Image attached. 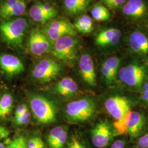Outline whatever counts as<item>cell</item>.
I'll list each match as a JSON object with an SVG mask.
<instances>
[{
    "mask_svg": "<svg viewBox=\"0 0 148 148\" xmlns=\"http://www.w3.org/2000/svg\"><path fill=\"white\" fill-rule=\"evenodd\" d=\"M30 15L34 21L39 23H45L52 19L43 11L38 3L32 6L30 10Z\"/></svg>",
    "mask_w": 148,
    "mask_h": 148,
    "instance_id": "603a6c76",
    "label": "cell"
},
{
    "mask_svg": "<svg viewBox=\"0 0 148 148\" xmlns=\"http://www.w3.org/2000/svg\"><path fill=\"white\" fill-rule=\"evenodd\" d=\"M13 99L10 94H5L0 98V117L5 119L12 109Z\"/></svg>",
    "mask_w": 148,
    "mask_h": 148,
    "instance_id": "7402d4cb",
    "label": "cell"
},
{
    "mask_svg": "<svg viewBox=\"0 0 148 148\" xmlns=\"http://www.w3.org/2000/svg\"><path fill=\"white\" fill-rule=\"evenodd\" d=\"M0 67L10 75L20 74L24 70V66L21 60L16 56L8 54L0 56Z\"/></svg>",
    "mask_w": 148,
    "mask_h": 148,
    "instance_id": "2e32d148",
    "label": "cell"
},
{
    "mask_svg": "<svg viewBox=\"0 0 148 148\" xmlns=\"http://www.w3.org/2000/svg\"><path fill=\"white\" fill-rule=\"evenodd\" d=\"M147 123V119L142 111H131L127 112V134L131 138H136L142 134Z\"/></svg>",
    "mask_w": 148,
    "mask_h": 148,
    "instance_id": "7c38bea8",
    "label": "cell"
},
{
    "mask_svg": "<svg viewBox=\"0 0 148 148\" xmlns=\"http://www.w3.org/2000/svg\"><path fill=\"white\" fill-rule=\"evenodd\" d=\"M48 27L57 30H63L69 32L72 36L76 35V31L74 25L65 20H58L51 23Z\"/></svg>",
    "mask_w": 148,
    "mask_h": 148,
    "instance_id": "cb8c5ba5",
    "label": "cell"
},
{
    "mask_svg": "<svg viewBox=\"0 0 148 148\" xmlns=\"http://www.w3.org/2000/svg\"><path fill=\"white\" fill-rule=\"evenodd\" d=\"M115 137L113 125L107 120L98 122L91 131L92 142L96 148H106Z\"/></svg>",
    "mask_w": 148,
    "mask_h": 148,
    "instance_id": "9c48e42d",
    "label": "cell"
},
{
    "mask_svg": "<svg viewBox=\"0 0 148 148\" xmlns=\"http://www.w3.org/2000/svg\"><path fill=\"white\" fill-rule=\"evenodd\" d=\"M67 138V132L64 130L58 137L49 144V145L51 148H63L65 143L66 142Z\"/></svg>",
    "mask_w": 148,
    "mask_h": 148,
    "instance_id": "d4e9b609",
    "label": "cell"
},
{
    "mask_svg": "<svg viewBox=\"0 0 148 148\" xmlns=\"http://www.w3.org/2000/svg\"><path fill=\"white\" fill-rule=\"evenodd\" d=\"M0 148H5V145L2 143H0Z\"/></svg>",
    "mask_w": 148,
    "mask_h": 148,
    "instance_id": "f35d334b",
    "label": "cell"
},
{
    "mask_svg": "<svg viewBox=\"0 0 148 148\" xmlns=\"http://www.w3.org/2000/svg\"><path fill=\"white\" fill-rule=\"evenodd\" d=\"M29 46L30 52L36 56L50 52L53 47L51 41L45 33L37 29H32L30 32Z\"/></svg>",
    "mask_w": 148,
    "mask_h": 148,
    "instance_id": "30bf717a",
    "label": "cell"
},
{
    "mask_svg": "<svg viewBox=\"0 0 148 148\" xmlns=\"http://www.w3.org/2000/svg\"><path fill=\"white\" fill-rule=\"evenodd\" d=\"M121 59L112 56L106 59L101 66V75L107 86H113L117 82V74L121 66Z\"/></svg>",
    "mask_w": 148,
    "mask_h": 148,
    "instance_id": "8fae6325",
    "label": "cell"
},
{
    "mask_svg": "<svg viewBox=\"0 0 148 148\" xmlns=\"http://www.w3.org/2000/svg\"><path fill=\"white\" fill-rule=\"evenodd\" d=\"M110 148H126V141L124 139H118L111 143Z\"/></svg>",
    "mask_w": 148,
    "mask_h": 148,
    "instance_id": "d590c367",
    "label": "cell"
},
{
    "mask_svg": "<svg viewBox=\"0 0 148 148\" xmlns=\"http://www.w3.org/2000/svg\"><path fill=\"white\" fill-rule=\"evenodd\" d=\"M130 53L141 62L148 63V36L143 32L134 31L128 38Z\"/></svg>",
    "mask_w": 148,
    "mask_h": 148,
    "instance_id": "ba28073f",
    "label": "cell"
},
{
    "mask_svg": "<svg viewBox=\"0 0 148 148\" xmlns=\"http://www.w3.org/2000/svg\"></svg>",
    "mask_w": 148,
    "mask_h": 148,
    "instance_id": "ab89813d",
    "label": "cell"
},
{
    "mask_svg": "<svg viewBox=\"0 0 148 148\" xmlns=\"http://www.w3.org/2000/svg\"><path fill=\"white\" fill-rule=\"evenodd\" d=\"M132 106V101L129 98L119 95L109 96L104 101L106 111L115 120L122 118L131 110Z\"/></svg>",
    "mask_w": 148,
    "mask_h": 148,
    "instance_id": "52a82bcc",
    "label": "cell"
},
{
    "mask_svg": "<svg viewBox=\"0 0 148 148\" xmlns=\"http://www.w3.org/2000/svg\"><path fill=\"white\" fill-rule=\"evenodd\" d=\"M19 0H7L3 3H2L0 5V13L3 12L8 8H9L11 6L18 2Z\"/></svg>",
    "mask_w": 148,
    "mask_h": 148,
    "instance_id": "e575fe53",
    "label": "cell"
},
{
    "mask_svg": "<svg viewBox=\"0 0 148 148\" xmlns=\"http://www.w3.org/2000/svg\"><path fill=\"white\" fill-rule=\"evenodd\" d=\"M27 148H45V147L41 138L37 137L32 138L29 140Z\"/></svg>",
    "mask_w": 148,
    "mask_h": 148,
    "instance_id": "f1b7e54d",
    "label": "cell"
},
{
    "mask_svg": "<svg viewBox=\"0 0 148 148\" xmlns=\"http://www.w3.org/2000/svg\"><path fill=\"white\" fill-rule=\"evenodd\" d=\"M122 32L119 29L111 27L99 32L95 38V45L100 47H113L120 41Z\"/></svg>",
    "mask_w": 148,
    "mask_h": 148,
    "instance_id": "5bb4252c",
    "label": "cell"
},
{
    "mask_svg": "<svg viewBox=\"0 0 148 148\" xmlns=\"http://www.w3.org/2000/svg\"><path fill=\"white\" fill-rule=\"evenodd\" d=\"M123 14L133 19H140L148 13V8L143 0H128L122 7Z\"/></svg>",
    "mask_w": 148,
    "mask_h": 148,
    "instance_id": "9a60e30c",
    "label": "cell"
},
{
    "mask_svg": "<svg viewBox=\"0 0 148 148\" xmlns=\"http://www.w3.org/2000/svg\"><path fill=\"white\" fill-rule=\"evenodd\" d=\"M77 41L71 36L60 37L54 42L52 49L53 56L59 60L73 62L77 57Z\"/></svg>",
    "mask_w": 148,
    "mask_h": 148,
    "instance_id": "5b68a950",
    "label": "cell"
},
{
    "mask_svg": "<svg viewBox=\"0 0 148 148\" xmlns=\"http://www.w3.org/2000/svg\"><path fill=\"white\" fill-rule=\"evenodd\" d=\"M30 107L34 115L38 121L49 124L56 120L57 111L53 103L40 95L34 96L30 99Z\"/></svg>",
    "mask_w": 148,
    "mask_h": 148,
    "instance_id": "3957f363",
    "label": "cell"
},
{
    "mask_svg": "<svg viewBox=\"0 0 148 148\" xmlns=\"http://www.w3.org/2000/svg\"><path fill=\"white\" fill-rule=\"evenodd\" d=\"M68 148H86V147L77 136L73 135L69 140Z\"/></svg>",
    "mask_w": 148,
    "mask_h": 148,
    "instance_id": "d6a6232c",
    "label": "cell"
},
{
    "mask_svg": "<svg viewBox=\"0 0 148 148\" xmlns=\"http://www.w3.org/2000/svg\"><path fill=\"white\" fill-rule=\"evenodd\" d=\"M74 26L76 30L84 34H90L94 29L92 18L86 14H84L78 18L75 22Z\"/></svg>",
    "mask_w": 148,
    "mask_h": 148,
    "instance_id": "d6986e66",
    "label": "cell"
},
{
    "mask_svg": "<svg viewBox=\"0 0 148 148\" xmlns=\"http://www.w3.org/2000/svg\"><path fill=\"white\" fill-rule=\"evenodd\" d=\"M26 8L27 5L24 1L19 0L7 10L0 13V17L2 18H8L14 16H21L25 13Z\"/></svg>",
    "mask_w": 148,
    "mask_h": 148,
    "instance_id": "ffe728a7",
    "label": "cell"
},
{
    "mask_svg": "<svg viewBox=\"0 0 148 148\" xmlns=\"http://www.w3.org/2000/svg\"><path fill=\"white\" fill-rule=\"evenodd\" d=\"M79 68L81 76L86 85L94 87L97 85V75L94 63L88 53L82 54L79 59Z\"/></svg>",
    "mask_w": 148,
    "mask_h": 148,
    "instance_id": "4fadbf2b",
    "label": "cell"
},
{
    "mask_svg": "<svg viewBox=\"0 0 148 148\" xmlns=\"http://www.w3.org/2000/svg\"><path fill=\"white\" fill-rule=\"evenodd\" d=\"M137 145L139 148H148V132L138 137Z\"/></svg>",
    "mask_w": 148,
    "mask_h": 148,
    "instance_id": "836d02e7",
    "label": "cell"
},
{
    "mask_svg": "<svg viewBox=\"0 0 148 148\" xmlns=\"http://www.w3.org/2000/svg\"><path fill=\"white\" fill-rule=\"evenodd\" d=\"M38 4L40 6L43 11L45 12L52 19L55 18L57 15V12L52 5L48 3H39Z\"/></svg>",
    "mask_w": 148,
    "mask_h": 148,
    "instance_id": "1f68e13d",
    "label": "cell"
},
{
    "mask_svg": "<svg viewBox=\"0 0 148 148\" xmlns=\"http://www.w3.org/2000/svg\"><path fill=\"white\" fill-rule=\"evenodd\" d=\"M27 109H27V107L26 104H22L19 105L17 107V108L16 109L14 118L21 116V114H23L25 111H27Z\"/></svg>",
    "mask_w": 148,
    "mask_h": 148,
    "instance_id": "8d00e7d4",
    "label": "cell"
},
{
    "mask_svg": "<svg viewBox=\"0 0 148 148\" xmlns=\"http://www.w3.org/2000/svg\"><path fill=\"white\" fill-rule=\"evenodd\" d=\"M140 101L145 106H148V79L145 81L140 90Z\"/></svg>",
    "mask_w": 148,
    "mask_h": 148,
    "instance_id": "4dcf8cb0",
    "label": "cell"
},
{
    "mask_svg": "<svg viewBox=\"0 0 148 148\" xmlns=\"http://www.w3.org/2000/svg\"><path fill=\"white\" fill-rule=\"evenodd\" d=\"M62 71L61 65L52 59H43L32 71L33 77L42 83H46L58 76Z\"/></svg>",
    "mask_w": 148,
    "mask_h": 148,
    "instance_id": "8992f818",
    "label": "cell"
},
{
    "mask_svg": "<svg viewBox=\"0 0 148 148\" xmlns=\"http://www.w3.org/2000/svg\"><path fill=\"white\" fill-rule=\"evenodd\" d=\"M106 5L113 9L122 8L127 0H102Z\"/></svg>",
    "mask_w": 148,
    "mask_h": 148,
    "instance_id": "f546056e",
    "label": "cell"
},
{
    "mask_svg": "<svg viewBox=\"0 0 148 148\" xmlns=\"http://www.w3.org/2000/svg\"><path fill=\"white\" fill-rule=\"evenodd\" d=\"M15 122L18 125H24L28 123L31 119L30 113L27 109V111H25L21 116L14 118Z\"/></svg>",
    "mask_w": 148,
    "mask_h": 148,
    "instance_id": "83f0119b",
    "label": "cell"
},
{
    "mask_svg": "<svg viewBox=\"0 0 148 148\" xmlns=\"http://www.w3.org/2000/svg\"><path fill=\"white\" fill-rule=\"evenodd\" d=\"M148 79V64L138 60L121 66L117 74V81L135 92H140L143 84Z\"/></svg>",
    "mask_w": 148,
    "mask_h": 148,
    "instance_id": "6da1fadb",
    "label": "cell"
},
{
    "mask_svg": "<svg viewBox=\"0 0 148 148\" xmlns=\"http://www.w3.org/2000/svg\"><path fill=\"white\" fill-rule=\"evenodd\" d=\"M55 93L62 96H72L75 95L79 87L77 83L71 77H64L58 82L53 87Z\"/></svg>",
    "mask_w": 148,
    "mask_h": 148,
    "instance_id": "e0dca14e",
    "label": "cell"
},
{
    "mask_svg": "<svg viewBox=\"0 0 148 148\" xmlns=\"http://www.w3.org/2000/svg\"><path fill=\"white\" fill-rule=\"evenodd\" d=\"M7 148H27V144L24 138L18 136L10 142Z\"/></svg>",
    "mask_w": 148,
    "mask_h": 148,
    "instance_id": "484cf974",
    "label": "cell"
},
{
    "mask_svg": "<svg viewBox=\"0 0 148 148\" xmlns=\"http://www.w3.org/2000/svg\"><path fill=\"white\" fill-rule=\"evenodd\" d=\"M27 25L26 19L18 18L1 23L0 32L7 42L13 45H19L22 42Z\"/></svg>",
    "mask_w": 148,
    "mask_h": 148,
    "instance_id": "277c9868",
    "label": "cell"
},
{
    "mask_svg": "<svg viewBox=\"0 0 148 148\" xmlns=\"http://www.w3.org/2000/svg\"><path fill=\"white\" fill-rule=\"evenodd\" d=\"M97 111V104L95 100L90 97H84L67 104L65 116L72 123L84 122L91 119Z\"/></svg>",
    "mask_w": 148,
    "mask_h": 148,
    "instance_id": "7a4b0ae2",
    "label": "cell"
},
{
    "mask_svg": "<svg viewBox=\"0 0 148 148\" xmlns=\"http://www.w3.org/2000/svg\"><path fill=\"white\" fill-rule=\"evenodd\" d=\"M9 131L4 127L0 126V139L6 138L8 136Z\"/></svg>",
    "mask_w": 148,
    "mask_h": 148,
    "instance_id": "74e56055",
    "label": "cell"
},
{
    "mask_svg": "<svg viewBox=\"0 0 148 148\" xmlns=\"http://www.w3.org/2000/svg\"><path fill=\"white\" fill-rule=\"evenodd\" d=\"M93 18L98 21H104L109 19L110 13L106 6L101 4L95 5L91 10Z\"/></svg>",
    "mask_w": 148,
    "mask_h": 148,
    "instance_id": "44dd1931",
    "label": "cell"
},
{
    "mask_svg": "<svg viewBox=\"0 0 148 148\" xmlns=\"http://www.w3.org/2000/svg\"><path fill=\"white\" fill-rule=\"evenodd\" d=\"M64 130V128L63 126H57L51 130L48 134L47 142L48 144H50L56 139L58 137Z\"/></svg>",
    "mask_w": 148,
    "mask_h": 148,
    "instance_id": "4316f807",
    "label": "cell"
},
{
    "mask_svg": "<svg viewBox=\"0 0 148 148\" xmlns=\"http://www.w3.org/2000/svg\"><path fill=\"white\" fill-rule=\"evenodd\" d=\"M92 0H64L65 10L71 15L82 13L90 7Z\"/></svg>",
    "mask_w": 148,
    "mask_h": 148,
    "instance_id": "ac0fdd59",
    "label": "cell"
}]
</instances>
